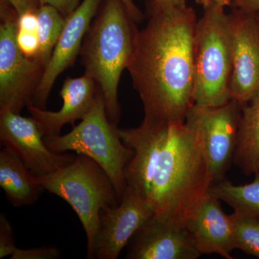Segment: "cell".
Here are the masks:
<instances>
[{
  "instance_id": "13",
  "label": "cell",
  "mask_w": 259,
  "mask_h": 259,
  "mask_svg": "<svg viewBox=\"0 0 259 259\" xmlns=\"http://www.w3.org/2000/svg\"><path fill=\"white\" fill-rule=\"evenodd\" d=\"M184 228L201 255L214 253L233 258L231 253L236 247L233 222L223 211L219 199L208 192L199 201Z\"/></svg>"
},
{
  "instance_id": "10",
  "label": "cell",
  "mask_w": 259,
  "mask_h": 259,
  "mask_svg": "<svg viewBox=\"0 0 259 259\" xmlns=\"http://www.w3.org/2000/svg\"><path fill=\"white\" fill-rule=\"evenodd\" d=\"M232 41L231 98L241 105L259 92V20L233 7L229 13Z\"/></svg>"
},
{
  "instance_id": "7",
  "label": "cell",
  "mask_w": 259,
  "mask_h": 259,
  "mask_svg": "<svg viewBox=\"0 0 259 259\" xmlns=\"http://www.w3.org/2000/svg\"><path fill=\"white\" fill-rule=\"evenodd\" d=\"M0 112L20 114L33 101L46 67L19 48L18 13L6 0H0Z\"/></svg>"
},
{
  "instance_id": "15",
  "label": "cell",
  "mask_w": 259,
  "mask_h": 259,
  "mask_svg": "<svg viewBox=\"0 0 259 259\" xmlns=\"http://www.w3.org/2000/svg\"><path fill=\"white\" fill-rule=\"evenodd\" d=\"M98 89L95 80L88 75L79 78L67 77L60 91L63 100L61 110L48 111L34 105L33 101L27 105L32 118L36 121L40 131L47 136H59L66 124L74 125L78 120H82L93 106Z\"/></svg>"
},
{
  "instance_id": "6",
  "label": "cell",
  "mask_w": 259,
  "mask_h": 259,
  "mask_svg": "<svg viewBox=\"0 0 259 259\" xmlns=\"http://www.w3.org/2000/svg\"><path fill=\"white\" fill-rule=\"evenodd\" d=\"M44 190L71 206L82 225L88 238V253L93 248L100 212L120 203L112 180L96 161L83 154L55 172L36 177Z\"/></svg>"
},
{
  "instance_id": "19",
  "label": "cell",
  "mask_w": 259,
  "mask_h": 259,
  "mask_svg": "<svg viewBox=\"0 0 259 259\" xmlns=\"http://www.w3.org/2000/svg\"><path fill=\"white\" fill-rule=\"evenodd\" d=\"M36 15L40 42V50L37 59L47 68L64 30L66 18L59 10L49 5H40Z\"/></svg>"
},
{
  "instance_id": "4",
  "label": "cell",
  "mask_w": 259,
  "mask_h": 259,
  "mask_svg": "<svg viewBox=\"0 0 259 259\" xmlns=\"http://www.w3.org/2000/svg\"><path fill=\"white\" fill-rule=\"evenodd\" d=\"M194 37V105L221 106L232 100V41L229 13L203 7Z\"/></svg>"
},
{
  "instance_id": "20",
  "label": "cell",
  "mask_w": 259,
  "mask_h": 259,
  "mask_svg": "<svg viewBox=\"0 0 259 259\" xmlns=\"http://www.w3.org/2000/svg\"><path fill=\"white\" fill-rule=\"evenodd\" d=\"M234 229L235 247L259 258V217L252 213L234 210L230 214Z\"/></svg>"
},
{
  "instance_id": "14",
  "label": "cell",
  "mask_w": 259,
  "mask_h": 259,
  "mask_svg": "<svg viewBox=\"0 0 259 259\" xmlns=\"http://www.w3.org/2000/svg\"><path fill=\"white\" fill-rule=\"evenodd\" d=\"M127 246V259H196L201 256L185 228L153 217L135 234Z\"/></svg>"
},
{
  "instance_id": "16",
  "label": "cell",
  "mask_w": 259,
  "mask_h": 259,
  "mask_svg": "<svg viewBox=\"0 0 259 259\" xmlns=\"http://www.w3.org/2000/svg\"><path fill=\"white\" fill-rule=\"evenodd\" d=\"M0 187L14 207L35 204L45 190L23 161L6 148L0 151Z\"/></svg>"
},
{
  "instance_id": "2",
  "label": "cell",
  "mask_w": 259,
  "mask_h": 259,
  "mask_svg": "<svg viewBox=\"0 0 259 259\" xmlns=\"http://www.w3.org/2000/svg\"><path fill=\"white\" fill-rule=\"evenodd\" d=\"M197 15L188 5L148 18L139 30L127 69L144 105V118L185 121L194 107Z\"/></svg>"
},
{
  "instance_id": "23",
  "label": "cell",
  "mask_w": 259,
  "mask_h": 259,
  "mask_svg": "<svg viewBox=\"0 0 259 259\" xmlns=\"http://www.w3.org/2000/svg\"><path fill=\"white\" fill-rule=\"evenodd\" d=\"M13 227L4 213L0 215V258L11 256L15 248Z\"/></svg>"
},
{
  "instance_id": "29",
  "label": "cell",
  "mask_w": 259,
  "mask_h": 259,
  "mask_svg": "<svg viewBox=\"0 0 259 259\" xmlns=\"http://www.w3.org/2000/svg\"><path fill=\"white\" fill-rule=\"evenodd\" d=\"M238 0H195L197 4L203 7L215 6L226 8V7L233 6Z\"/></svg>"
},
{
  "instance_id": "28",
  "label": "cell",
  "mask_w": 259,
  "mask_h": 259,
  "mask_svg": "<svg viewBox=\"0 0 259 259\" xmlns=\"http://www.w3.org/2000/svg\"><path fill=\"white\" fill-rule=\"evenodd\" d=\"M120 1L125 5L129 14L131 15V16L132 17L136 23H138L142 21L144 18V14L138 8L137 5L135 4L133 0H120Z\"/></svg>"
},
{
  "instance_id": "24",
  "label": "cell",
  "mask_w": 259,
  "mask_h": 259,
  "mask_svg": "<svg viewBox=\"0 0 259 259\" xmlns=\"http://www.w3.org/2000/svg\"><path fill=\"white\" fill-rule=\"evenodd\" d=\"M148 18L165 10L187 6L188 0H144Z\"/></svg>"
},
{
  "instance_id": "26",
  "label": "cell",
  "mask_w": 259,
  "mask_h": 259,
  "mask_svg": "<svg viewBox=\"0 0 259 259\" xmlns=\"http://www.w3.org/2000/svg\"><path fill=\"white\" fill-rule=\"evenodd\" d=\"M6 1L14 8L18 16L29 12L36 13L37 10L40 7L39 0H6Z\"/></svg>"
},
{
  "instance_id": "5",
  "label": "cell",
  "mask_w": 259,
  "mask_h": 259,
  "mask_svg": "<svg viewBox=\"0 0 259 259\" xmlns=\"http://www.w3.org/2000/svg\"><path fill=\"white\" fill-rule=\"evenodd\" d=\"M117 129L107 116L98 86L93 106L79 124L68 134L44 136V139L54 152L74 151L96 161L112 180L120 202L126 188L125 168L134 152L122 142Z\"/></svg>"
},
{
  "instance_id": "21",
  "label": "cell",
  "mask_w": 259,
  "mask_h": 259,
  "mask_svg": "<svg viewBox=\"0 0 259 259\" xmlns=\"http://www.w3.org/2000/svg\"><path fill=\"white\" fill-rule=\"evenodd\" d=\"M17 42L27 57L37 59L40 50L37 29L20 28L17 27Z\"/></svg>"
},
{
  "instance_id": "8",
  "label": "cell",
  "mask_w": 259,
  "mask_h": 259,
  "mask_svg": "<svg viewBox=\"0 0 259 259\" xmlns=\"http://www.w3.org/2000/svg\"><path fill=\"white\" fill-rule=\"evenodd\" d=\"M36 121L11 111L0 112V143L16 155L33 176L44 177L72 163L76 155L56 153L44 142Z\"/></svg>"
},
{
  "instance_id": "30",
  "label": "cell",
  "mask_w": 259,
  "mask_h": 259,
  "mask_svg": "<svg viewBox=\"0 0 259 259\" xmlns=\"http://www.w3.org/2000/svg\"><path fill=\"white\" fill-rule=\"evenodd\" d=\"M256 18L259 20V13H256Z\"/></svg>"
},
{
  "instance_id": "1",
  "label": "cell",
  "mask_w": 259,
  "mask_h": 259,
  "mask_svg": "<svg viewBox=\"0 0 259 259\" xmlns=\"http://www.w3.org/2000/svg\"><path fill=\"white\" fill-rule=\"evenodd\" d=\"M117 131L134 152L125 168L126 187L148 202L153 218L184 228L214 183L194 107L185 121L144 118L139 127Z\"/></svg>"
},
{
  "instance_id": "3",
  "label": "cell",
  "mask_w": 259,
  "mask_h": 259,
  "mask_svg": "<svg viewBox=\"0 0 259 259\" xmlns=\"http://www.w3.org/2000/svg\"><path fill=\"white\" fill-rule=\"evenodd\" d=\"M136 23L120 0H104L80 51L84 74L101 90L107 116L115 125L121 114L119 83L134 51Z\"/></svg>"
},
{
  "instance_id": "25",
  "label": "cell",
  "mask_w": 259,
  "mask_h": 259,
  "mask_svg": "<svg viewBox=\"0 0 259 259\" xmlns=\"http://www.w3.org/2000/svg\"><path fill=\"white\" fill-rule=\"evenodd\" d=\"M40 5H49L59 10L65 18H67L79 6L80 0H39Z\"/></svg>"
},
{
  "instance_id": "12",
  "label": "cell",
  "mask_w": 259,
  "mask_h": 259,
  "mask_svg": "<svg viewBox=\"0 0 259 259\" xmlns=\"http://www.w3.org/2000/svg\"><path fill=\"white\" fill-rule=\"evenodd\" d=\"M104 0H83L66 18V24L41 81L34 97L33 103L47 110L51 90L59 75L74 65L79 55L83 39Z\"/></svg>"
},
{
  "instance_id": "27",
  "label": "cell",
  "mask_w": 259,
  "mask_h": 259,
  "mask_svg": "<svg viewBox=\"0 0 259 259\" xmlns=\"http://www.w3.org/2000/svg\"><path fill=\"white\" fill-rule=\"evenodd\" d=\"M233 7L247 13L256 14L259 13V0H238Z\"/></svg>"
},
{
  "instance_id": "11",
  "label": "cell",
  "mask_w": 259,
  "mask_h": 259,
  "mask_svg": "<svg viewBox=\"0 0 259 259\" xmlns=\"http://www.w3.org/2000/svg\"><path fill=\"white\" fill-rule=\"evenodd\" d=\"M241 107L233 99L221 106L194 105L203 134L206 155L214 183L224 180L233 161Z\"/></svg>"
},
{
  "instance_id": "9",
  "label": "cell",
  "mask_w": 259,
  "mask_h": 259,
  "mask_svg": "<svg viewBox=\"0 0 259 259\" xmlns=\"http://www.w3.org/2000/svg\"><path fill=\"white\" fill-rule=\"evenodd\" d=\"M153 217L152 209L126 187L120 203L102 209L89 259H117L131 238Z\"/></svg>"
},
{
  "instance_id": "17",
  "label": "cell",
  "mask_w": 259,
  "mask_h": 259,
  "mask_svg": "<svg viewBox=\"0 0 259 259\" xmlns=\"http://www.w3.org/2000/svg\"><path fill=\"white\" fill-rule=\"evenodd\" d=\"M233 162L247 176L259 175V92L242 105Z\"/></svg>"
},
{
  "instance_id": "22",
  "label": "cell",
  "mask_w": 259,
  "mask_h": 259,
  "mask_svg": "<svg viewBox=\"0 0 259 259\" xmlns=\"http://www.w3.org/2000/svg\"><path fill=\"white\" fill-rule=\"evenodd\" d=\"M61 257V250L55 246L20 248L17 247L10 259H57Z\"/></svg>"
},
{
  "instance_id": "18",
  "label": "cell",
  "mask_w": 259,
  "mask_h": 259,
  "mask_svg": "<svg viewBox=\"0 0 259 259\" xmlns=\"http://www.w3.org/2000/svg\"><path fill=\"white\" fill-rule=\"evenodd\" d=\"M207 192L234 210L245 211L259 217V175L246 185H235L224 180L214 182Z\"/></svg>"
}]
</instances>
